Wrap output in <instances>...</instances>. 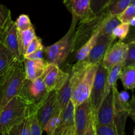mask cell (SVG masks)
<instances>
[{
  "label": "cell",
  "mask_w": 135,
  "mask_h": 135,
  "mask_svg": "<svg viewBox=\"0 0 135 135\" xmlns=\"http://www.w3.org/2000/svg\"><path fill=\"white\" fill-rule=\"evenodd\" d=\"M98 65H87L78 61L70 73L71 101L77 106L90 96Z\"/></svg>",
  "instance_id": "obj_1"
},
{
  "label": "cell",
  "mask_w": 135,
  "mask_h": 135,
  "mask_svg": "<svg viewBox=\"0 0 135 135\" xmlns=\"http://www.w3.org/2000/svg\"><path fill=\"white\" fill-rule=\"evenodd\" d=\"M25 79L23 63L18 61L0 83V110L19 95Z\"/></svg>",
  "instance_id": "obj_2"
},
{
  "label": "cell",
  "mask_w": 135,
  "mask_h": 135,
  "mask_svg": "<svg viewBox=\"0 0 135 135\" xmlns=\"http://www.w3.org/2000/svg\"><path fill=\"white\" fill-rule=\"evenodd\" d=\"M26 102L19 96H15L0 110V134L7 133L29 115Z\"/></svg>",
  "instance_id": "obj_3"
},
{
  "label": "cell",
  "mask_w": 135,
  "mask_h": 135,
  "mask_svg": "<svg viewBox=\"0 0 135 135\" xmlns=\"http://www.w3.org/2000/svg\"><path fill=\"white\" fill-rule=\"evenodd\" d=\"M50 92L41 76L33 80L25 79L18 96L26 102L30 115L36 113L38 108L47 98Z\"/></svg>",
  "instance_id": "obj_4"
},
{
  "label": "cell",
  "mask_w": 135,
  "mask_h": 135,
  "mask_svg": "<svg viewBox=\"0 0 135 135\" xmlns=\"http://www.w3.org/2000/svg\"><path fill=\"white\" fill-rule=\"evenodd\" d=\"M111 15L106 9L100 14L85 21H80L73 40L71 52L76 51L94 34L100 32L104 21Z\"/></svg>",
  "instance_id": "obj_5"
},
{
  "label": "cell",
  "mask_w": 135,
  "mask_h": 135,
  "mask_svg": "<svg viewBox=\"0 0 135 135\" xmlns=\"http://www.w3.org/2000/svg\"><path fill=\"white\" fill-rule=\"evenodd\" d=\"M79 20L73 17L72 22L67 34L59 41L47 47H44V51L47 55L50 63L60 65L65 61L72 50L73 40L75 32V27Z\"/></svg>",
  "instance_id": "obj_6"
},
{
  "label": "cell",
  "mask_w": 135,
  "mask_h": 135,
  "mask_svg": "<svg viewBox=\"0 0 135 135\" xmlns=\"http://www.w3.org/2000/svg\"><path fill=\"white\" fill-rule=\"evenodd\" d=\"M94 117L90 98L84 102L75 106L74 113L75 135H84Z\"/></svg>",
  "instance_id": "obj_7"
},
{
  "label": "cell",
  "mask_w": 135,
  "mask_h": 135,
  "mask_svg": "<svg viewBox=\"0 0 135 135\" xmlns=\"http://www.w3.org/2000/svg\"><path fill=\"white\" fill-rule=\"evenodd\" d=\"M108 73L109 70L105 68L102 63L100 62L98 65L93 86L90 96L94 115L104 98V92Z\"/></svg>",
  "instance_id": "obj_8"
},
{
  "label": "cell",
  "mask_w": 135,
  "mask_h": 135,
  "mask_svg": "<svg viewBox=\"0 0 135 135\" xmlns=\"http://www.w3.org/2000/svg\"><path fill=\"white\" fill-rule=\"evenodd\" d=\"M42 77L49 91H57L69 79V73L62 71L58 65L48 62Z\"/></svg>",
  "instance_id": "obj_9"
},
{
  "label": "cell",
  "mask_w": 135,
  "mask_h": 135,
  "mask_svg": "<svg viewBox=\"0 0 135 135\" xmlns=\"http://www.w3.org/2000/svg\"><path fill=\"white\" fill-rule=\"evenodd\" d=\"M116 38L113 36L98 35L97 42L88 56L82 60L87 65H98L102 61L107 50L113 44Z\"/></svg>",
  "instance_id": "obj_10"
},
{
  "label": "cell",
  "mask_w": 135,
  "mask_h": 135,
  "mask_svg": "<svg viewBox=\"0 0 135 135\" xmlns=\"http://www.w3.org/2000/svg\"><path fill=\"white\" fill-rule=\"evenodd\" d=\"M115 117L114 101L112 90L103 99L96 114V123L100 125H113Z\"/></svg>",
  "instance_id": "obj_11"
},
{
  "label": "cell",
  "mask_w": 135,
  "mask_h": 135,
  "mask_svg": "<svg viewBox=\"0 0 135 135\" xmlns=\"http://www.w3.org/2000/svg\"><path fill=\"white\" fill-rule=\"evenodd\" d=\"M60 111L57 102V91H50L48 96L36 112L37 117L44 130L49 120Z\"/></svg>",
  "instance_id": "obj_12"
},
{
  "label": "cell",
  "mask_w": 135,
  "mask_h": 135,
  "mask_svg": "<svg viewBox=\"0 0 135 135\" xmlns=\"http://www.w3.org/2000/svg\"><path fill=\"white\" fill-rule=\"evenodd\" d=\"M128 50L127 43L120 40L112 44L107 50L102 63L104 67L110 70L113 66L120 63H123Z\"/></svg>",
  "instance_id": "obj_13"
},
{
  "label": "cell",
  "mask_w": 135,
  "mask_h": 135,
  "mask_svg": "<svg viewBox=\"0 0 135 135\" xmlns=\"http://www.w3.org/2000/svg\"><path fill=\"white\" fill-rule=\"evenodd\" d=\"M91 0H63L67 10L79 21L89 19L95 16L90 7Z\"/></svg>",
  "instance_id": "obj_14"
},
{
  "label": "cell",
  "mask_w": 135,
  "mask_h": 135,
  "mask_svg": "<svg viewBox=\"0 0 135 135\" xmlns=\"http://www.w3.org/2000/svg\"><path fill=\"white\" fill-rule=\"evenodd\" d=\"M1 43L7 49L14 54L19 61H23L18 50V31L15 22L13 21L12 18H11L6 28L3 32Z\"/></svg>",
  "instance_id": "obj_15"
},
{
  "label": "cell",
  "mask_w": 135,
  "mask_h": 135,
  "mask_svg": "<svg viewBox=\"0 0 135 135\" xmlns=\"http://www.w3.org/2000/svg\"><path fill=\"white\" fill-rule=\"evenodd\" d=\"M75 108V105L71 100L67 106L61 112L59 124L51 135H67L73 133Z\"/></svg>",
  "instance_id": "obj_16"
},
{
  "label": "cell",
  "mask_w": 135,
  "mask_h": 135,
  "mask_svg": "<svg viewBox=\"0 0 135 135\" xmlns=\"http://www.w3.org/2000/svg\"><path fill=\"white\" fill-rule=\"evenodd\" d=\"M22 63L25 68V77L26 79L33 80L42 76L48 61L44 59L31 60L25 58Z\"/></svg>",
  "instance_id": "obj_17"
},
{
  "label": "cell",
  "mask_w": 135,
  "mask_h": 135,
  "mask_svg": "<svg viewBox=\"0 0 135 135\" xmlns=\"http://www.w3.org/2000/svg\"><path fill=\"white\" fill-rule=\"evenodd\" d=\"M18 61L14 54L0 44V83Z\"/></svg>",
  "instance_id": "obj_18"
},
{
  "label": "cell",
  "mask_w": 135,
  "mask_h": 135,
  "mask_svg": "<svg viewBox=\"0 0 135 135\" xmlns=\"http://www.w3.org/2000/svg\"><path fill=\"white\" fill-rule=\"evenodd\" d=\"M36 36V35L35 30L33 26L22 32H18V50L22 60H24V57L26 54L28 46Z\"/></svg>",
  "instance_id": "obj_19"
},
{
  "label": "cell",
  "mask_w": 135,
  "mask_h": 135,
  "mask_svg": "<svg viewBox=\"0 0 135 135\" xmlns=\"http://www.w3.org/2000/svg\"><path fill=\"white\" fill-rule=\"evenodd\" d=\"M119 79H121L125 89L133 90L135 88V66L129 65L123 67Z\"/></svg>",
  "instance_id": "obj_20"
},
{
  "label": "cell",
  "mask_w": 135,
  "mask_h": 135,
  "mask_svg": "<svg viewBox=\"0 0 135 135\" xmlns=\"http://www.w3.org/2000/svg\"><path fill=\"white\" fill-rule=\"evenodd\" d=\"M71 100V85L69 77L64 85L57 90V102L61 112L63 110Z\"/></svg>",
  "instance_id": "obj_21"
},
{
  "label": "cell",
  "mask_w": 135,
  "mask_h": 135,
  "mask_svg": "<svg viewBox=\"0 0 135 135\" xmlns=\"http://www.w3.org/2000/svg\"><path fill=\"white\" fill-rule=\"evenodd\" d=\"M123 67V63H120L113 66L110 70H109V73H108L106 84H105L104 97L112 90L113 86L117 85L116 83H117V79H119L120 72Z\"/></svg>",
  "instance_id": "obj_22"
},
{
  "label": "cell",
  "mask_w": 135,
  "mask_h": 135,
  "mask_svg": "<svg viewBox=\"0 0 135 135\" xmlns=\"http://www.w3.org/2000/svg\"><path fill=\"white\" fill-rule=\"evenodd\" d=\"M121 23V22L119 18L118 15H109L104 21L98 35L113 36L112 33L113 30Z\"/></svg>",
  "instance_id": "obj_23"
},
{
  "label": "cell",
  "mask_w": 135,
  "mask_h": 135,
  "mask_svg": "<svg viewBox=\"0 0 135 135\" xmlns=\"http://www.w3.org/2000/svg\"><path fill=\"white\" fill-rule=\"evenodd\" d=\"M131 4V0H111L105 9L112 15H119Z\"/></svg>",
  "instance_id": "obj_24"
},
{
  "label": "cell",
  "mask_w": 135,
  "mask_h": 135,
  "mask_svg": "<svg viewBox=\"0 0 135 135\" xmlns=\"http://www.w3.org/2000/svg\"><path fill=\"white\" fill-rule=\"evenodd\" d=\"M98 34V33L94 34L76 51V58L78 61L83 60L88 56L97 42Z\"/></svg>",
  "instance_id": "obj_25"
},
{
  "label": "cell",
  "mask_w": 135,
  "mask_h": 135,
  "mask_svg": "<svg viewBox=\"0 0 135 135\" xmlns=\"http://www.w3.org/2000/svg\"><path fill=\"white\" fill-rule=\"evenodd\" d=\"M1 135H30L29 129V115L22 122Z\"/></svg>",
  "instance_id": "obj_26"
},
{
  "label": "cell",
  "mask_w": 135,
  "mask_h": 135,
  "mask_svg": "<svg viewBox=\"0 0 135 135\" xmlns=\"http://www.w3.org/2000/svg\"><path fill=\"white\" fill-rule=\"evenodd\" d=\"M11 18H12L11 11L6 6L0 3V33L3 32Z\"/></svg>",
  "instance_id": "obj_27"
},
{
  "label": "cell",
  "mask_w": 135,
  "mask_h": 135,
  "mask_svg": "<svg viewBox=\"0 0 135 135\" xmlns=\"http://www.w3.org/2000/svg\"><path fill=\"white\" fill-rule=\"evenodd\" d=\"M29 129L30 135H42V128L37 117L36 113L29 115Z\"/></svg>",
  "instance_id": "obj_28"
},
{
  "label": "cell",
  "mask_w": 135,
  "mask_h": 135,
  "mask_svg": "<svg viewBox=\"0 0 135 135\" xmlns=\"http://www.w3.org/2000/svg\"><path fill=\"white\" fill-rule=\"evenodd\" d=\"M130 30V25L129 23L121 22L113 30L112 35L115 38H119L120 40H123L127 36Z\"/></svg>",
  "instance_id": "obj_29"
},
{
  "label": "cell",
  "mask_w": 135,
  "mask_h": 135,
  "mask_svg": "<svg viewBox=\"0 0 135 135\" xmlns=\"http://www.w3.org/2000/svg\"><path fill=\"white\" fill-rule=\"evenodd\" d=\"M15 22L18 32H22L33 26L30 18L27 15H21Z\"/></svg>",
  "instance_id": "obj_30"
},
{
  "label": "cell",
  "mask_w": 135,
  "mask_h": 135,
  "mask_svg": "<svg viewBox=\"0 0 135 135\" xmlns=\"http://www.w3.org/2000/svg\"><path fill=\"white\" fill-rule=\"evenodd\" d=\"M128 50L123 62V67L135 65V40L127 43Z\"/></svg>",
  "instance_id": "obj_31"
},
{
  "label": "cell",
  "mask_w": 135,
  "mask_h": 135,
  "mask_svg": "<svg viewBox=\"0 0 135 135\" xmlns=\"http://www.w3.org/2000/svg\"><path fill=\"white\" fill-rule=\"evenodd\" d=\"M110 1L111 0H91L90 7L92 13L95 15L100 14L107 7Z\"/></svg>",
  "instance_id": "obj_32"
},
{
  "label": "cell",
  "mask_w": 135,
  "mask_h": 135,
  "mask_svg": "<svg viewBox=\"0 0 135 135\" xmlns=\"http://www.w3.org/2000/svg\"><path fill=\"white\" fill-rule=\"evenodd\" d=\"M61 111H58L57 113L49 120L47 123L46 124V127L44 129L43 131L46 132L47 135H51L52 134L53 132L55 129V128L57 127L58 124H59V120H60V114Z\"/></svg>",
  "instance_id": "obj_33"
},
{
  "label": "cell",
  "mask_w": 135,
  "mask_h": 135,
  "mask_svg": "<svg viewBox=\"0 0 135 135\" xmlns=\"http://www.w3.org/2000/svg\"><path fill=\"white\" fill-rule=\"evenodd\" d=\"M135 17V5L131 4L123 13L119 15L118 17L121 22L129 23L131 18Z\"/></svg>",
  "instance_id": "obj_34"
},
{
  "label": "cell",
  "mask_w": 135,
  "mask_h": 135,
  "mask_svg": "<svg viewBox=\"0 0 135 135\" xmlns=\"http://www.w3.org/2000/svg\"><path fill=\"white\" fill-rule=\"evenodd\" d=\"M96 135H119L113 125H100L96 123Z\"/></svg>",
  "instance_id": "obj_35"
},
{
  "label": "cell",
  "mask_w": 135,
  "mask_h": 135,
  "mask_svg": "<svg viewBox=\"0 0 135 135\" xmlns=\"http://www.w3.org/2000/svg\"><path fill=\"white\" fill-rule=\"evenodd\" d=\"M43 48L44 46L43 45H42V40L40 39V38H39L38 36H36L33 38L32 40L31 41V42L30 43L29 46H28V48L27 50H26V54H25V55L32 54V53L34 52V51H37V50Z\"/></svg>",
  "instance_id": "obj_36"
},
{
  "label": "cell",
  "mask_w": 135,
  "mask_h": 135,
  "mask_svg": "<svg viewBox=\"0 0 135 135\" xmlns=\"http://www.w3.org/2000/svg\"><path fill=\"white\" fill-rule=\"evenodd\" d=\"M128 114L135 122V94H133L130 101L128 102Z\"/></svg>",
  "instance_id": "obj_37"
},
{
  "label": "cell",
  "mask_w": 135,
  "mask_h": 135,
  "mask_svg": "<svg viewBox=\"0 0 135 135\" xmlns=\"http://www.w3.org/2000/svg\"><path fill=\"white\" fill-rule=\"evenodd\" d=\"M44 48L40 49V50H37V51L32 53V54L25 55V57H24V59H25V58H26V59H31V60L44 59Z\"/></svg>",
  "instance_id": "obj_38"
},
{
  "label": "cell",
  "mask_w": 135,
  "mask_h": 135,
  "mask_svg": "<svg viewBox=\"0 0 135 135\" xmlns=\"http://www.w3.org/2000/svg\"><path fill=\"white\" fill-rule=\"evenodd\" d=\"M84 135H96V121H95V117H94L92 121L90 123L89 126L87 128L85 133Z\"/></svg>",
  "instance_id": "obj_39"
},
{
  "label": "cell",
  "mask_w": 135,
  "mask_h": 135,
  "mask_svg": "<svg viewBox=\"0 0 135 135\" xmlns=\"http://www.w3.org/2000/svg\"><path fill=\"white\" fill-rule=\"evenodd\" d=\"M119 97L120 100L123 102H129V95L127 92L123 91V92H121V93L119 92Z\"/></svg>",
  "instance_id": "obj_40"
},
{
  "label": "cell",
  "mask_w": 135,
  "mask_h": 135,
  "mask_svg": "<svg viewBox=\"0 0 135 135\" xmlns=\"http://www.w3.org/2000/svg\"><path fill=\"white\" fill-rule=\"evenodd\" d=\"M129 25H130V26H135V17H133V18H131V20L129 22Z\"/></svg>",
  "instance_id": "obj_41"
},
{
  "label": "cell",
  "mask_w": 135,
  "mask_h": 135,
  "mask_svg": "<svg viewBox=\"0 0 135 135\" xmlns=\"http://www.w3.org/2000/svg\"><path fill=\"white\" fill-rule=\"evenodd\" d=\"M2 34H3V33H0V44L1 43V39H2Z\"/></svg>",
  "instance_id": "obj_42"
},
{
  "label": "cell",
  "mask_w": 135,
  "mask_h": 135,
  "mask_svg": "<svg viewBox=\"0 0 135 135\" xmlns=\"http://www.w3.org/2000/svg\"><path fill=\"white\" fill-rule=\"evenodd\" d=\"M131 4L135 5V0H131Z\"/></svg>",
  "instance_id": "obj_43"
},
{
  "label": "cell",
  "mask_w": 135,
  "mask_h": 135,
  "mask_svg": "<svg viewBox=\"0 0 135 135\" xmlns=\"http://www.w3.org/2000/svg\"><path fill=\"white\" fill-rule=\"evenodd\" d=\"M67 135H75V132H73V133H69V134H68Z\"/></svg>",
  "instance_id": "obj_44"
},
{
  "label": "cell",
  "mask_w": 135,
  "mask_h": 135,
  "mask_svg": "<svg viewBox=\"0 0 135 135\" xmlns=\"http://www.w3.org/2000/svg\"><path fill=\"white\" fill-rule=\"evenodd\" d=\"M134 66H135V65H134Z\"/></svg>",
  "instance_id": "obj_45"
}]
</instances>
